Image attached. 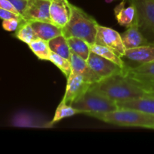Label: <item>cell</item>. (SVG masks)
<instances>
[{
    "label": "cell",
    "mask_w": 154,
    "mask_h": 154,
    "mask_svg": "<svg viewBox=\"0 0 154 154\" xmlns=\"http://www.w3.org/2000/svg\"><path fill=\"white\" fill-rule=\"evenodd\" d=\"M92 84L87 82L81 75H73L67 78L66 93L63 100L67 105H70L78 98L82 96Z\"/></svg>",
    "instance_id": "9"
},
{
    "label": "cell",
    "mask_w": 154,
    "mask_h": 154,
    "mask_svg": "<svg viewBox=\"0 0 154 154\" xmlns=\"http://www.w3.org/2000/svg\"><path fill=\"white\" fill-rule=\"evenodd\" d=\"M50 49L52 52L70 60L71 51L67 38L63 35L57 36L48 42Z\"/></svg>",
    "instance_id": "19"
},
{
    "label": "cell",
    "mask_w": 154,
    "mask_h": 154,
    "mask_svg": "<svg viewBox=\"0 0 154 154\" xmlns=\"http://www.w3.org/2000/svg\"><path fill=\"white\" fill-rule=\"evenodd\" d=\"M8 1L16 8L18 12L22 15L26 7L28 0H8Z\"/></svg>",
    "instance_id": "28"
},
{
    "label": "cell",
    "mask_w": 154,
    "mask_h": 154,
    "mask_svg": "<svg viewBox=\"0 0 154 154\" xmlns=\"http://www.w3.org/2000/svg\"><path fill=\"white\" fill-rule=\"evenodd\" d=\"M135 8L139 29L147 40L154 42V0H129Z\"/></svg>",
    "instance_id": "5"
},
{
    "label": "cell",
    "mask_w": 154,
    "mask_h": 154,
    "mask_svg": "<svg viewBox=\"0 0 154 154\" xmlns=\"http://www.w3.org/2000/svg\"><path fill=\"white\" fill-rule=\"evenodd\" d=\"M70 10L68 23L63 28V35L67 38L77 37L83 39L90 45H94L97 34V21L82 8L66 0Z\"/></svg>",
    "instance_id": "2"
},
{
    "label": "cell",
    "mask_w": 154,
    "mask_h": 154,
    "mask_svg": "<svg viewBox=\"0 0 154 154\" xmlns=\"http://www.w3.org/2000/svg\"><path fill=\"white\" fill-rule=\"evenodd\" d=\"M93 117L116 126L154 129V114L138 110L120 108L114 112L97 114Z\"/></svg>",
    "instance_id": "4"
},
{
    "label": "cell",
    "mask_w": 154,
    "mask_h": 154,
    "mask_svg": "<svg viewBox=\"0 0 154 154\" xmlns=\"http://www.w3.org/2000/svg\"><path fill=\"white\" fill-rule=\"evenodd\" d=\"M14 36L20 41L27 45L38 38L35 33L29 21H26L24 20L21 21L17 29L15 31Z\"/></svg>",
    "instance_id": "20"
},
{
    "label": "cell",
    "mask_w": 154,
    "mask_h": 154,
    "mask_svg": "<svg viewBox=\"0 0 154 154\" xmlns=\"http://www.w3.org/2000/svg\"><path fill=\"white\" fill-rule=\"evenodd\" d=\"M124 57L138 64L154 62V42L138 48L126 49Z\"/></svg>",
    "instance_id": "13"
},
{
    "label": "cell",
    "mask_w": 154,
    "mask_h": 154,
    "mask_svg": "<svg viewBox=\"0 0 154 154\" xmlns=\"http://www.w3.org/2000/svg\"><path fill=\"white\" fill-rule=\"evenodd\" d=\"M67 41L71 53L76 54L87 61L91 52L90 45L84 40L77 37L67 38Z\"/></svg>",
    "instance_id": "18"
},
{
    "label": "cell",
    "mask_w": 154,
    "mask_h": 154,
    "mask_svg": "<svg viewBox=\"0 0 154 154\" xmlns=\"http://www.w3.org/2000/svg\"><path fill=\"white\" fill-rule=\"evenodd\" d=\"M12 18L23 20V19L22 15L14 13V12L6 10V9L4 8H0V19H2L3 20H8L12 19Z\"/></svg>",
    "instance_id": "27"
},
{
    "label": "cell",
    "mask_w": 154,
    "mask_h": 154,
    "mask_svg": "<svg viewBox=\"0 0 154 154\" xmlns=\"http://www.w3.org/2000/svg\"><path fill=\"white\" fill-rule=\"evenodd\" d=\"M30 23L38 38L47 42L63 35V28L59 27L52 22L31 21Z\"/></svg>",
    "instance_id": "14"
},
{
    "label": "cell",
    "mask_w": 154,
    "mask_h": 154,
    "mask_svg": "<svg viewBox=\"0 0 154 154\" xmlns=\"http://www.w3.org/2000/svg\"><path fill=\"white\" fill-rule=\"evenodd\" d=\"M90 50L93 52L96 53V54H99V55L114 62V63L120 66L121 68H125L126 66V64L123 60L122 57H119L114 51H111L109 48H106V47L97 45V44H94V45H90Z\"/></svg>",
    "instance_id": "22"
},
{
    "label": "cell",
    "mask_w": 154,
    "mask_h": 154,
    "mask_svg": "<svg viewBox=\"0 0 154 154\" xmlns=\"http://www.w3.org/2000/svg\"><path fill=\"white\" fill-rule=\"evenodd\" d=\"M120 35L126 49L138 48L150 43L139 29L136 17L127 29Z\"/></svg>",
    "instance_id": "11"
},
{
    "label": "cell",
    "mask_w": 154,
    "mask_h": 154,
    "mask_svg": "<svg viewBox=\"0 0 154 154\" xmlns=\"http://www.w3.org/2000/svg\"><path fill=\"white\" fill-rule=\"evenodd\" d=\"M92 87L117 102L149 97L125 70L123 73L101 80Z\"/></svg>",
    "instance_id": "1"
},
{
    "label": "cell",
    "mask_w": 154,
    "mask_h": 154,
    "mask_svg": "<svg viewBox=\"0 0 154 154\" xmlns=\"http://www.w3.org/2000/svg\"><path fill=\"white\" fill-rule=\"evenodd\" d=\"M71 105L79 110L81 114L93 117L97 114L114 112L119 109L117 102L93 88L92 85L82 96L75 99Z\"/></svg>",
    "instance_id": "3"
},
{
    "label": "cell",
    "mask_w": 154,
    "mask_h": 154,
    "mask_svg": "<svg viewBox=\"0 0 154 154\" xmlns=\"http://www.w3.org/2000/svg\"><path fill=\"white\" fill-rule=\"evenodd\" d=\"M30 50L33 54L42 60H49L52 51L50 49L48 42L41 38H37L29 44Z\"/></svg>",
    "instance_id": "21"
},
{
    "label": "cell",
    "mask_w": 154,
    "mask_h": 154,
    "mask_svg": "<svg viewBox=\"0 0 154 154\" xmlns=\"http://www.w3.org/2000/svg\"><path fill=\"white\" fill-rule=\"evenodd\" d=\"M51 0H28L23 13V19L26 21L51 22L50 15Z\"/></svg>",
    "instance_id": "8"
},
{
    "label": "cell",
    "mask_w": 154,
    "mask_h": 154,
    "mask_svg": "<svg viewBox=\"0 0 154 154\" xmlns=\"http://www.w3.org/2000/svg\"><path fill=\"white\" fill-rule=\"evenodd\" d=\"M78 114H81V111L79 110L76 109L74 107H72V105H67L63 101H62L60 103V105H58V107H57V110H56L54 117L53 120L51 121V123L53 126L54 123L60 121L63 119L66 118V117H72V116Z\"/></svg>",
    "instance_id": "23"
},
{
    "label": "cell",
    "mask_w": 154,
    "mask_h": 154,
    "mask_svg": "<svg viewBox=\"0 0 154 154\" xmlns=\"http://www.w3.org/2000/svg\"><path fill=\"white\" fill-rule=\"evenodd\" d=\"M95 44L106 47L119 57L122 58L124 57L126 49L123 45L121 35L110 27L103 26L99 24L98 25Z\"/></svg>",
    "instance_id": "6"
},
{
    "label": "cell",
    "mask_w": 154,
    "mask_h": 154,
    "mask_svg": "<svg viewBox=\"0 0 154 154\" xmlns=\"http://www.w3.org/2000/svg\"><path fill=\"white\" fill-rule=\"evenodd\" d=\"M12 125L24 127H51V121L45 122L40 117H37L29 113H19L12 119Z\"/></svg>",
    "instance_id": "15"
},
{
    "label": "cell",
    "mask_w": 154,
    "mask_h": 154,
    "mask_svg": "<svg viewBox=\"0 0 154 154\" xmlns=\"http://www.w3.org/2000/svg\"><path fill=\"white\" fill-rule=\"evenodd\" d=\"M0 8H4L6 9V10L14 12V13L20 14L18 12V11L17 10L16 8H15L8 0H0Z\"/></svg>",
    "instance_id": "29"
},
{
    "label": "cell",
    "mask_w": 154,
    "mask_h": 154,
    "mask_svg": "<svg viewBox=\"0 0 154 154\" xmlns=\"http://www.w3.org/2000/svg\"><path fill=\"white\" fill-rule=\"evenodd\" d=\"M50 15L51 22L59 27L63 28L68 23L70 17V10L66 0H51Z\"/></svg>",
    "instance_id": "12"
},
{
    "label": "cell",
    "mask_w": 154,
    "mask_h": 154,
    "mask_svg": "<svg viewBox=\"0 0 154 154\" xmlns=\"http://www.w3.org/2000/svg\"><path fill=\"white\" fill-rule=\"evenodd\" d=\"M22 20H23L15 19V18H12V19L8 20H3L2 23V28L5 31L15 32L17 29L20 23V22Z\"/></svg>",
    "instance_id": "26"
},
{
    "label": "cell",
    "mask_w": 154,
    "mask_h": 154,
    "mask_svg": "<svg viewBox=\"0 0 154 154\" xmlns=\"http://www.w3.org/2000/svg\"><path fill=\"white\" fill-rule=\"evenodd\" d=\"M119 109H134L154 114V96L143 97L126 102H117Z\"/></svg>",
    "instance_id": "16"
},
{
    "label": "cell",
    "mask_w": 154,
    "mask_h": 154,
    "mask_svg": "<svg viewBox=\"0 0 154 154\" xmlns=\"http://www.w3.org/2000/svg\"><path fill=\"white\" fill-rule=\"evenodd\" d=\"M87 62L92 70L102 80L124 72L125 68H121L114 62L93 51L90 52Z\"/></svg>",
    "instance_id": "7"
},
{
    "label": "cell",
    "mask_w": 154,
    "mask_h": 154,
    "mask_svg": "<svg viewBox=\"0 0 154 154\" xmlns=\"http://www.w3.org/2000/svg\"><path fill=\"white\" fill-rule=\"evenodd\" d=\"M125 3L126 0H123L118 5L116 6L114 8V14L118 23L128 28L135 20L136 11L133 5L130 4V5L126 8Z\"/></svg>",
    "instance_id": "17"
},
{
    "label": "cell",
    "mask_w": 154,
    "mask_h": 154,
    "mask_svg": "<svg viewBox=\"0 0 154 154\" xmlns=\"http://www.w3.org/2000/svg\"><path fill=\"white\" fill-rule=\"evenodd\" d=\"M112 1H113V0H106L107 2H111Z\"/></svg>",
    "instance_id": "30"
},
{
    "label": "cell",
    "mask_w": 154,
    "mask_h": 154,
    "mask_svg": "<svg viewBox=\"0 0 154 154\" xmlns=\"http://www.w3.org/2000/svg\"><path fill=\"white\" fill-rule=\"evenodd\" d=\"M126 68L129 72H132V73L154 80V62L140 64L135 67L126 66Z\"/></svg>",
    "instance_id": "25"
},
{
    "label": "cell",
    "mask_w": 154,
    "mask_h": 154,
    "mask_svg": "<svg viewBox=\"0 0 154 154\" xmlns=\"http://www.w3.org/2000/svg\"><path fill=\"white\" fill-rule=\"evenodd\" d=\"M70 62L72 65V72L69 76L81 75L87 82L91 84H96L102 80L92 70L87 62L76 54L71 53Z\"/></svg>",
    "instance_id": "10"
},
{
    "label": "cell",
    "mask_w": 154,
    "mask_h": 154,
    "mask_svg": "<svg viewBox=\"0 0 154 154\" xmlns=\"http://www.w3.org/2000/svg\"><path fill=\"white\" fill-rule=\"evenodd\" d=\"M49 61L54 63L63 74L66 78H68L70 75L71 72H72V65H71L70 60L52 52L50 57Z\"/></svg>",
    "instance_id": "24"
}]
</instances>
